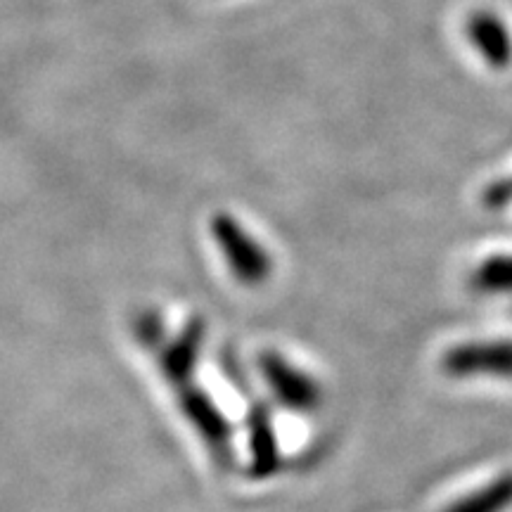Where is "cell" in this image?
Segmentation results:
<instances>
[{
  "mask_svg": "<svg viewBox=\"0 0 512 512\" xmlns=\"http://www.w3.org/2000/svg\"><path fill=\"white\" fill-rule=\"evenodd\" d=\"M136 335L138 342L155 356L159 375L169 387L176 389L195 380L207 339V323L200 316L185 320L176 335H166L162 318L155 311H147L136 320Z\"/></svg>",
  "mask_w": 512,
  "mask_h": 512,
  "instance_id": "cell-1",
  "label": "cell"
},
{
  "mask_svg": "<svg viewBox=\"0 0 512 512\" xmlns=\"http://www.w3.org/2000/svg\"><path fill=\"white\" fill-rule=\"evenodd\" d=\"M174 392L178 411H181L185 422L192 427V432L197 434L204 448L211 453V458L216 460V465H233L235 427L228 413L221 408V403L214 399V394L197 380L181 384Z\"/></svg>",
  "mask_w": 512,
  "mask_h": 512,
  "instance_id": "cell-2",
  "label": "cell"
},
{
  "mask_svg": "<svg viewBox=\"0 0 512 512\" xmlns=\"http://www.w3.org/2000/svg\"><path fill=\"white\" fill-rule=\"evenodd\" d=\"M256 370L264 380L271 399L285 411L306 415L316 413L325 401V389L316 375L278 349H264L256 356Z\"/></svg>",
  "mask_w": 512,
  "mask_h": 512,
  "instance_id": "cell-3",
  "label": "cell"
},
{
  "mask_svg": "<svg viewBox=\"0 0 512 512\" xmlns=\"http://www.w3.org/2000/svg\"><path fill=\"white\" fill-rule=\"evenodd\" d=\"M211 238L226 261L230 275L242 287H261L273 275V256L242 223L230 214L211 219Z\"/></svg>",
  "mask_w": 512,
  "mask_h": 512,
  "instance_id": "cell-4",
  "label": "cell"
},
{
  "mask_svg": "<svg viewBox=\"0 0 512 512\" xmlns=\"http://www.w3.org/2000/svg\"><path fill=\"white\" fill-rule=\"evenodd\" d=\"M439 370L451 380H512V339H467L441 351Z\"/></svg>",
  "mask_w": 512,
  "mask_h": 512,
  "instance_id": "cell-5",
  "label": "cell"
},
{
  "mask_svg": "<svg viewBox=\"0 0 512 512\" xmlns=\"http://www.w3.org/2000/svg\"><path fill=\"white\" fill-rule=\"evenodd\" d=\"M283 472V446L275 427L271 406L249 399L247 406V477L268 482Z\"/></svg>",
  "mask_w": 512,
  "mask_h": 512,
  "instance_id": "cell-6",
  "label": "cell"
},
{
  "mask_svg": "<svg viewBox=\"0 0 512 512\" xmlns=\"http://www.w3.org/2000/svg\"><path fill=\"white\" fill-rule=\"evenodd\" d=\"M467 38L479 50L484 62L494 69L512 64V38L505 24L491 12H475L467 19Z\"/></svg>",
  "mask_w": 512,
  "mask_h": 512,
  "instance_id": "cell-7",
  "label": "cell"
},
{
  "mask_svg": "<svg viewBox=\"0 0 512 512\" xmlns=\"http://www.w3.org/2000/svg\"><path fill=\"white\" fill-rule=\"evenodd\" d=\"M512 510V470L484 482L470 494L456 498L441 512H508Z\"/></svg>",
  "mask_w": 512,
  "mask_h": 512,
  "instance_id": "cell-8",
  "label": "cell"
},
{
  "mask_svg": "<svg viewBox=\"0 0 512 512\" xmlns=\"http://www.w3.org/2000/svg\"><path fill=\"white\" fill-rule=\"evenodd\" d=\"M470 287L479 294H512V254H491L470 273Z\"/></svg>",
  "mask_w": 512,
  "mask_h": 512,
  "instance_id": "cell-9",
  "label": "cell"
},
{
  "mask_svg": "<svg viewBox=\"0 0 512 512\" xmlns=\"http://www.w3.org/2000/svg\"><path fill=\"white\" fill-rule=\"evenodd\" d=\"M482 202L486 209L501 211L512 204V178H501V181L489 183L482 192Z\"/></svg>",
  "mask_w": 512,
  "mask_h": 512,
  "instance_id": "cell-10",
  "label": "cell"
}]
</instances>
